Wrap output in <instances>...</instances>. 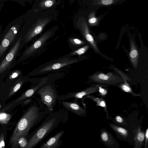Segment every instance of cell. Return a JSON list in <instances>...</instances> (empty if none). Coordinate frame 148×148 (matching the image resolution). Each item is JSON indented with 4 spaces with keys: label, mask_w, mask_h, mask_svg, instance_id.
<instances>
[{
    "label": "cell",
    "mask_w": 148,
    "mask_h": 148,
    "mask_svg": "<svg viewBox=\"0 0 148 148\" xmlns=\"http://www.w3.org/2000/svg\"><path fill=\"white\" fill-rule=\"evenodd\" d=\"M48 111L47 108L42 109L36 104L31 106L21 119L12 133L10 143L12 147H17L19 138H26L30 130L43 119Z\"/></svg>",
    "instance_id": "cell-1"
},
{
    "label": "cell",
    "mask_w": 148,
    "mask_h": 148,
    "mask_svg": "<svg viewBox=\"0 0 148 148\" xmlns=\"http://www.w3.org/2000/svg\"><path fill=\"white\" fill-rule=\"evenodd\" d=\"M90 78L96 82L102 84H114L122 81L120 77L111 73L106 74L97 73L92 75Z\"/></svg>",
    "instance_id": "cell-6"
},
{
    "label": "cell",
    "mask_w": 148,
    "mask_h": 148,
    "mask_svg": "<svg viewBox=\"0 0 148 148\" xmlns=\"http://www.w3.org/2000/svg\"><path fill=\"white\" fill-rule=\"evenodd\" d=\"M79 27L80 29L82 35L88 43L96 51L99 52V50L95 40L90 33L88 27L86 25H81Z\"/></svg>",
    "instance_id": "cell-13"
},
{
    "label": "cell",
    "mask_w": 148,
    "mask_h": 148,
    "mask_svg": "<svg viewBox=\"0 0 148 148\" xmlns=\"http://www.w3.org/2000/svg\"><path fill=\"white\" fill-rule=\"evenodd\" d=\"M89 47L88 45H86L81 47L73 50L67 54L71 57L74 56H80L84 53L88 49Z\"/></svg>",
    "instance_id": "cell-16"
},
{
    "label": "cell",
    "mask_w": 148,
    "mask_h": 148,
    "mask_svg": "<svg viewBox=\"0 0 148 148\" xmlns=\"http://www.w3.org/2000/svg\"><path fill=\"white\" fill-rule=\"evenodd\" d=\"M115 119L116 121L118 123H122L123 122V119L120 116H116V117Z\"/></svg>",
    "instance_id": "cell-27"
},
{
    "label": "cell",
    "mask_w": 148,
    "mask_h": 148,
    "mask_svg": "<svg viewBox=\"0 0 148 148\" xmlns=\"http://www.w3.org/2000/svg\"><path fill=\"white\" fill-rule=\"evenodd\" d=\"M18 142L21 147L25 148L27 145L28 142L25 138L22 137L19 138Z\"/></svg>",
    "instance_id": "cell-22"
},
{
    "label": "cell",
    "mask_w": 148,
    "mask_h": 148,
    "mask_svg": "<svg viewBox=\"0 0 148 148\" xmlns=\"http://www.w3.org/2000/svg\"><path fill=\"white\" fill-rule=\"evenodd\" d=\"M1 106H0V108Z\"/></svg>",
    "instance_id": "cell-33"
},
{
    "label": "cell",
    "mask_w": 148,
    "mask_h": 148,
    "mask_svg": "<svg viewBox=\"0 0 148 148\" xmlns=\"http://www.w3.org/2000/svg\"><path fill=\"white\" fill-rule=\"evenodd\" d=\"M23 82H20V83H18L14 87L13 91L14 92H16L21 87V85Z\"/></svg>",
    "instance_id": "cell-25"
},
{
    "label": "cell",
    "mask_w": 148,
    "mask_h": 148,
    "mask_svg": "<svg viewBox=\"0 0 148 148\" xmlns=\"http://www.w3.org/2000/svg\"><path fill=\"white\" fill-rule=\"evenodd\" d=\"M60 101L64 108L66 110L70 111L79 116H84L86 115V110L79 104L77 101L75 100L73 102Z\"/></svg>",
    "instance_id": "cell-9"
},
{
    "label": "cell",
    "mask_w": 148,
    "mask_h": 148,
    "mask_svg": "<svg viewBox=\"0 0 148 148\" xmlns=\"http://www.w3.org/2000/svg\"><path fill=\"white\" fill-rule=\"evenodd\" d=\"M113 129L121 136L126 137L128 135V131L125 129L119 127L111 125Z\"/></svg>",
    "instance_id": "cell-18"
},
{
    "label": "cell",
    "mask_w": 148,
    "mask_h": 148,
    "mask_svg": "<svg viewBox=\"0 0 148 148\" xmlns=\"http://www.w3.org/2000/svg\"><path fill=\"white\" fill-rule=\"evenodd\" d=\"M102 3L104 5H107L110 4L113 2L112 0H102Z\"/></svg>",
    "instance_id": "cell-26"
},
{
    "label": "cell",
    "mask_w": 148,
    "mask_h": 148,
    "mask_svg": "<svg viewBox=\"0 0 148 148\" xmlns=\"http://www.w3.org/2000/svg\"><path fill=\"white\" fill-rule=\"evenodd\" d=\"M145 134L143 132H139L136 134V141L139 143H141L145 139Z\"/></svg>",
    "instance_id": "cell-23"
},
{
    "label": "cell",
    "mask_w": 148,
    "mask_h": 148,
    "mask_svg": "<svg viewBox=\"0 0 148 148\" xmlns=\"http://www.w3.org/2000/svg\"><path fill=\"white\" fill-rule=\"evenodd\" d=\"M67 111L64 108L49 113L45 117L44 121L35 131L25 148L34 147L60 124L66 123L68 119Z\"/></svg>",
    "instance_id": "cell-2"
},
{
    "label": "cell",
    "mask_w": 148,
    "mask_h": 148,
    "mask_svg": "<svg viewBox=\"0 0 148 148\" xmlns=\"http://www.w3.org/2000/svg\"><path fill=\"white\" fill-rule=\"evenodd\" d=\"M18 72H15L13 73L11 76V78H14L16 77L18 75Z\"/></svg>",
    "instance_id": "cell-31"
},
{
    "label": "cell",
    "mask_w": 148,
    "mask_h": 148,
    "mask_svg": "<svg viewBox=\"0 0 148 148\" xmlns=\"http://www.w3.org/2000/svg\"><path fill=\"white\" fill-rule=\"evenodd\" d=\"M44 4L46 7H50L53 5V2L51 0H47L44 2Z\"/></svg>",
    "instance_id": "cell-24"
},
{
    "label": "cell",
    "mask_w": 148,
    "mask_h": 148,
    "mask_svg": "<svg viewBox=\"0 0 148 148\" xmlns=\"http://www.w3.org/2000/svg\"><path fill=\"white\" fill-rule=\"evenodd\" d=\"M65 132L62 130L56 134L45 143L40 148H58L62 144V141L60 140Z\"/></svg>",
    "instance_id": "cell-12"
},
{
    "label": "cell",
    "mask_w": 148,
    "mask_h": 148,
    "mask_svg": "<svg viewBox=\"0 0 148 148\" xmlns=\"http://www.w3.org/2000/svg\"><path fill=\"white\" fill-rule=\"evenodd\" d=\"M17 28L16 26H12L5 36L0 45V58L14 40L17 34Z\"/></svg>",
    "instance_id": "cell-10"
},
{
    "label": "cell",
    "mask_w": 148,
    "mask_h": 148,
    "mask_svg": "<svg viewBox=\"0 0 148 148\" xmlns=\"http://www.w3.org/2000/svg\"><path fill=\"white\" fill-rule=\"evenodd\" d=\"M10 115L5 113L0 114V122L1 123L4 124L7 123L10 120Z\"/></svg>",
    "instance_id": "cell-19"
},
{
    "label": "cell",
    "mask_w": 148,
    "mask_h": 148,
    "mask_svg": "<svg viewBox=\"0 0 148 148\" xmlns=\"http://www.w3.org/2000/svg\"><path fill=\"white\" fill-rule=\"evenodd\" d=\"M145 136L146 137V140H145V145L147 144V142L148 140V129H147V130L146 131Z\"/></svg>",
    "instance_id": "cell-30"
},
{
    "label": "cell",
    "mask_w": 148,
    "mask_h": 148,
    "mask_svg": "<svg viewBox=\"0 0 148 148\" xmlns=\"http://www.w3.org/2000/svg\"><path fill=\"white\" fill-rule=\"evenodd\" d=\"M81 59L80 57L73 58L67 54L39 66L33 71L32 75H40L49 72L58 70L65 66L77 63L80 61Z\"/></svg>",
    "instance_id": "cell-3"
},
{
    "label": "cell",
    "mask_w": 148,
    "mask_h": 148,
    "mask_svg": "<svg viewBox=\"0 0 148 148\" xmlns=\"http://www.w3.org/2000/svg\"><path fill=\"white\" fill-rule=\"evenodd\" d=\"M89 22L90 23H95L96 21V19L95 18H92L89 20Z\"/></svg>",
    "instance_id": "cell-29"
},
{
    "label": "cell",
    "mask_w": 148,
    "mask_h": 148,
    "mask_svg": "<svg viewBox=\"0 0 148 148\" xmlns=\"http://www.w3.org/2000/svg\"><path fill=\"white\" fill-rule=\"evenodd\" d=\"M99 89L97 86H91L79 91L67 93L66 94L59 96V101H63L68 99L74 98V100L77 101L79 99H82L84 96L97 91Z\"/></svg>",
    "instance_id": "cell-7"
},
{
    "label": "cell",
    "mask_w": 148,
    "mask_h": 148,
    "mask_svg": "<svg viewBox=\"0 0 148 148\" xmlns=\"http://www.w3.org/2000/svg\"><path fill=\"white\" fill-rule=\"evenodd\" d=\"M86 97L94 100L96 102L98 106L103 107H105L106 106V103L103 100L98 98L94 97L93 96L90 95H88Z\"/></svg>",
    "instance_id": "cell-20"
},
{
    "label": "cell",
    "mask_w": 148,
    "mask_h": 148,
    "mask_svg": "<svg viewBox=\"0 0 148 148\" xmlns=\"http://www.w3.org/2000/svg\"><path fill=\"white\" fill-rule=\"evenodd\" d=\"M102 140L106 143H109L110 142V139L108 133L105 132H102L101 135Z\"/></svg>",
    "instance_id": "cell-21"
},
{
    "label": "cell",
    "mask_w": 148,
    "mask_h": 148,
    "mask_svg": "<svg viewBox=\"0 0 148 148\" xmlns=\"http://www.w3.org/2000/svg\"><path fill=\"white\" fill-rule=\"evenodd\" d=\"M122 77L124 83L120 86L121 88L124 91L129 93H132L131 89L125 79V75L119 70H116Z\"/></svg>",
    "instance_id": "cell-17"
},
{
    "label": "cell",
    "mask_w": 148,
    "mask_h": 148,
    "mask_svg": "<svg viewBox=\"0 0 148 148\" xmlns=\"http://www.w3.org/2000/svg\"><path fill=\"white\" fill-rule=\"evenodd\" d=\"M130 50L129 57L132 64L135 68H137L139 58V53L133 40H130Z\"/></svg>",
    "instance_id": "cell-14"
},
{
    "label": "cell",
    "mask_w": 148,
    "mask_h": 148,
    "mask_svg": "<svg viewBox=\"0 0 148 148\" xmlns=\"http://www.w3.org/2000/svg\"><path fill=\"white\" fill-rule=\"evenodd\" d=\"M48 21L43 20L38 22L30 29L25 37L26 42L30 41L35 37L40 34L47 24Z\"/></svg>",
    "instance_id": "cell-11"
},
{
    "label": "cell",
    "mask_w": 148,
    "mask_h": 148,
    "mask_svg": "<svg viewBox=\"0 0 148 148\" xmlns=\"http://www.w3.org/2000/svg\"><path fill=\"white\" fill-rule=\"evenodd\" d=\"M54 33V31L51 29L42 34L25 50L23 54L24 57H28L38 51L48 40L52 37Z\"/></svg>",
    "instance_id": "cell-5"
},
{
    "label": "cell",
    "mask_w": 148,
    "mask_h": 148,
    "mask_svg": "<svg viewBox=\"0 0 148 148\" xmlns=\"http://www.w3.org/2000/svg\"><path fill=\"white\" fill-rule=\"evenodd\" d=\"M3 138L1 139L0 141V148H4L5 143L3 140Z\"/></svg>",
    "instance_id": "cell-28"
},
{
    "label": "cell",
    "mask_w": 148,
    "mask_h": 148,
    "mask_svg": "<svg viewBox=\"0 0 148 148\" xmlns=\"http://www.w3.org/2000/svg\"><path fill=\"white\" fill-rule=\"evenodd\" d=\"M68 39L69 45L70 48L72 49L73 48V50H75V47L76 48H76H78L85 43V42L78 38L70 37Z\"/></svg>",
    "instance_id": "cell-15"
},
{
    "label": "cell",
    "mask_w": 148,
    "mask_h": 148,
    "mask_svg": "<svg viewBox=\"0 0 148 148\" xmlns=\"http://www.w3.org/2000/svg\"><path fill=\"white\" fill-rule=\"evenodd\" d=\"M21 40V38L18 40L1 63L0 64V73H3L8 68L17 53L19 48Z\"/></svg>",
    "instance_id": "cell-8"
},
{
    "label": "cell",
    "mask_w": 148,
    "mask_h": 148,
    "mask_svg": "<svg viewBox=\"0 0 148 148\" xmlns=\"http://www.w3.org/2000/svg\"><path fill=\"white\" fill-rule=\"evenodd\" d=\"M40 96L41 102L49 111H52L59 97L55 86L50 81L40 88L35 92Z\"/></svg>",
    "instance_id": "cell-4"
},
{
    "label": "cell",
    "mask_w": 148,
    "mask_h": 148,
    "mask_svg": "<svg viewBox=\"0 0 148 148\" xmlns=\"http://www.w3.org/2000/svg\"><path fill=\"white\" fill-rule=\"evenodd\" d=\"M99 92L100 93H101V94H106L104 92L106 93V90H104V89L102 88H100L99 89Z\"/></svg>",
    "instance_id": "cell-32"
}]
</instances>
